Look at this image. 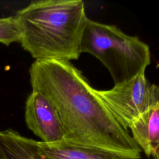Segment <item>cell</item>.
Segmentation results:
<instances>
[{
    "instance_id": "6da1fadb",
    "label": "cell",
    "mask_w": 159,
    "mask_h": 159,
    "mask_svg": "<svg viewBox=\"0 0 159 159\" xmlns=\"http://www.w3.org/2000/svg\"><path fill=\"white\" fill-rule=\"evenodd\" d=\"M32 91L53 106L63 140L140 159L142 150L100 101L81 71L70 61L36 60L29 69Z\"/></svg>"
},
{
    "instance_id": "7a4b0ae2",
    "label": "cell",
    "mask_w": 159,
    "mask_h": 159,
    "mask_svg": "<svg viewBox=\"0 0 159 159\" xmlns=\"http://www.w3.org/2000/svg\"><path fill=\"white\" fill-rule=\"evenodd\" d=\"M22 47L36 60L70 61L81 54L88 18L82 0H39L15 16Z\"/></svg>"
},
{
    "instance_id": "3957f363",
    "label": "cell",
    "mask_w": 159,
    "mask_h": 159,
    "mask_svg": "<svg viewBox=\"0 0 159 159\" xmlns=\"http://www.w3.org/2000/svg\"><path fill=\"white\" fill-rule=\"evenodd\" d=\"M81 52L97 58L109 71L114 84L144 73L151 63L148 45L114 25L89 19L84 30Z\"/></svg>"
},
{
    "instance_id": "277c9868",
    "label": "cell",
    "mask_w": 159,
    "mask_h": 159,
    "mask_svg": "<svg viewBox=\"0 0 159 159\" xmlns=\"http://www.w3.org/2000/svg\"><path fill=\"white\" fill-rule=\"evenodd\" d=\"M94 92L117 121L128 130L133 120L159 103L158 87L147 80L145 72L114 84L110 89L94 88Z\"/></svg>"
},
{
    "instance_id": "5b68a950",
    "label": "cell",
    "mask_w": 159,
    "mask_h": 159,
    "mask_svg": "<svg viewBox=\"0 0 159 159\" xmlns=\"http://www.w3.org/2000/svg\"><path fill=\"white\" fill-rule=\"evenodd\" d=\"M25 121L29 129L44 143L63 140V132L51 102L41 93L32 91L25 102Z\"/></svg>"
},
{
    "instance_id": "8992f818",
    "label": "cell",
    "mask_w": 159,
    "mask_h": 159,
    "mask_svg": "<svg viewBox=\"0 0 159 159\" xmlns=\"http://www.w3.org/2000/svg\"><path fill=\"white\" fill-rule=\"evenodd\" d=\"M37 154L39 159H134L123 153L64 140L53 143L37 141Z\"/></svg>"
},
{
    "instance_id": "52a82bcc",
    "label": "cell",
    "mask_w": 159,
    "mask_h": 159,
    "mask_svg": "<svg viewBox=\"0 0 159 159\" xmlns=\"http://www.w3.org/2000/svg\"><path fill=\"white\" fill-rule=\"evenodd\" d=\"M129 129L133 140L147 158L159 159V103L137 117Z\"/></svg>"
},
{
    "instance_id": "ba28073f",
    "label": "cell",
    "mask_w": 159,
    "mask_h": 159,
    "mask_svg": "<svg viewBox=\"0 0 159 159\" xmlns=\"http://www.w3.org/2000/svg\"><path fill=\"white\" fill-rule=\"evenodd\" d=\"M0 159H39L37 141L12 129L0 131Z\"/></svg>"
},
{
    "instance_id": "9c48e42d",
    "label": "cell",
    "mask_w": 159,
    "mask_h": 159,
    "mask_svg": "<svg viewBox=\"0 0 159 159\" xmlns=\"http://www.w3.org/2000/svg\"><path fill=\"white\" fill-rule=\"evenodd\" d=\"M19 40L20 30L16 17L0 18V43L8 46Z\"/></svg>"
}]
</instances>
